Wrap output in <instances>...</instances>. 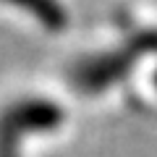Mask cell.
<instances>
[{
  "label": "cell",
  "instance_id": "obj_1",
  "mask_svg": "<svg viewBox=\"0 0 157 157\" xmlns=\"http://www.w3.org/2000/svg\"><path fill=\"white\" fill-rule=\"evenodd\" d=\"M6 3L26 11L29 16H34L47 29H63L66 26V8L58 0H6Z\"/></svg>",
  "mask_w": 157,
  "mask_h": 157
}]
</instances>
